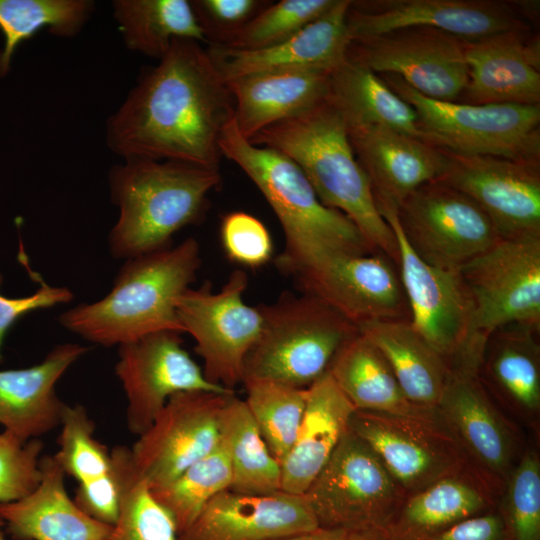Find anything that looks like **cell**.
I'll return each instance as SVG.
<instances>
[{"label":"cell","instance_id":"cell-21","mask_svg":"<svg viewBox=\"0 0 540 540\" xmlns=\"http://www.w3.org/2000/svg\"><path fill=\"white\" fill-rule=\"evenodd\" d=\"M319 527L303 495L278 491L214 496L179 540H279Z\"/></svg>","mask_w":540,"mask_h":540},{"label":"cell","instance_id":"cell-17","mask_svg":"<svg viewBox=\"0 0 540 540\" xmlns=\"http://www.w3.org/2000/svg\"><path fill=\"white\" fill-rule=\"evenodd\" d=\"M346 23L351 42L424 26L469 43L530 26L516 1L503 0H351Z\"/></svg>","mask_w":540,"mask_h":540},{"label":"cell","instance_id":"cell-1","mask_svg":"<svg viewBox=\"0 0 540 540\" xmlns=\"http://www.w3.org/2000/svg\"><path fill=\"white\" fill-rule=\"evenodd\" d=\"M233 118V97L208 50L176 38L108 118L106 143L122 159L219 170L220 139Z\"/></svg>","mask_w":540,"mask_h":540},{"label":"cell","instance_id":"cell-28","mask_svg":"<svg viewBox=\"0 0 540 540\" xmlns=\"http://www.w3.org/2000/svg\"><path fill=\"white\" fill-rule=\"evenodd\" d=\"M295 441L281 462V490L303 495L324 467L356 410L329 372L308 388Z\"/></svg>","mask_w":540,"mask_h":540},{"label":"cell","instance_id":"cell-38","mask_svg":"<svg viewBox=\"0 0 540 540\" xmlns=\"http://www.w3.org/2000/svg\"><path fill=\"white\" fill-rule=\"evenodd\" d=\"M232 468L224 444L186 468L167 485L153 489L154 498L173 518L178 536L199 516L218 493L230 488Z\"/></svg>","mask_w":540,"mask_h":540},{"label":"cell","instance_id":"cell-43","mask_svg":"<svg viewBox=\"0 0 540 540\" xmlns=\"http://www.w3.org/2000/svg\"><path fill=\"white\" fill-rule=\"evenodd\" d=\"M43 442L22 441L12 433H0V504L19 500L39 484Z\"/></svg>","mask_w":540,"mask_h":540},{"label":"cell","instance_id":"cell-32","mask_svg":"<svg viewBox=\"0 0 540 540\" xmlns=\"http://www.w3.org/2000/svg\"><path fill=\"white\" fill-rule=\"evenodd\" d=\"M328 372L356 410L420 416L436 409L406 398L384 355L360 332L340 349Z\"/></svg>","mask_w":540,"mask_h":540},{"label":"cell","instance_id":"cell-47","mask_svg":"<svg viewBox=\"0 0 540 540\" xmlns=\"http://www.w3.org/2000/svg\"><path fill=\"white\" fill-rule=\"evenodd\" d=\"M2 278L0 275V284ZM73 292L65 286H52L42 282L31 295L9 298L0 293V363L3 361L2 345L8 330L25 314L66 304L73 299Z\"/></svg>","mask_w":540,"mask_h":540},{"label":"cell","instance_id":"cell-7","mask_svg":"<svg viewBox=\"0 0 540 540\" xmlns=\"http://www.w3.org/2000/svg\"><path fill=\"white\" fill-rule=\"evenodd\" d=\"M379 75L415 109L428 143L453 153L540 166V105L439 101L423 96L399 76Z\"/></svg>","mask_w":540,"mask_h":540},{"label":"cell","instance_id":"cell-22","mask_svg":"<svg viewBox=\"0 0 540 540\" xmlns=\"http://www.w3.org/2000/svg\"><path fill=\"white\" fill-rule=\"evenodd\" d=\"M469 80L458 102L540 105V44L530 26L465 42Z\"/></svg>","mask_w":540,"mask_h":540},{"label":"cell","instance_id":"cell-26","mask_svg":"<svg viewBox=\"0 0 540 540\" xmlns=\"http://www.w3.org/2000/svg\"><path fill=\"white\" fill-rule=\"evenodd\" d=\"M41 479L25 497L0 504V518L14 540H104L112 526L99 522L71 499L65 472L53 455L41 456Z\"/></svg>","mask_w":540,"mask_h":540},{"label":"cell","instance_id":"cell-23","mask_svg":"<svg viewBox=\"0 0 540 540\" xmlns=\"http://www.w3.org/2000/svg\"><path fill=\"white\" fill-rule=\"evenodd\" d=\"M355 156L378 207L397 209L421 185L441 177L443 149L381 126H347Z\"/></svg>","mask_w":540,"mask_h":540},{"label":"cell","instance_id":"cell-45","mask_svg":"<svg viewBox=\"0 0 540 540\" xmlns=\"http://www.w3.org/2000/svg\"><path fill=\"white\" fill-rule=\"evenodd\" d=\"M196 20L208 46H223L271 1L191 0Z\"/></svg>","mask_w":540,"mask_h":540},{"label":"cell","instance_id":"cell-20","mask_svg":"<svg viewBox=\"0 0 540 540\" xmlns=\"http://www.w3.org/2000/svg\"><path fill=\"white\" fill-rule=\"evenodd\" d=\"M477 373L473 367L452 366L437 410L471 468L493 490L504 487L516 464L517 446L510 424Z\"/></svg>","mask_w":540,"mask_h":540},{"label":"cell","instance_id":"cell-15","mask_svg":"<svg viewBox=\"0 0 540 540\" xmlns=\"http://www.w3.org/2000/svg\"><path fill=\"white\" fill-rule=\"evenodd\" d=\"M232 394L198 390L168 399L130 448L135 472L151 490L170 483L218 445L222 412Z\"/></svg>","mask_w":540,"mask_h":540},{"label":"cell","instance_id":"cell-42","mask_svg":"<svg viewBox=\"0 0 540 540\" xmlns=\"http://www.w3.org/2000/svg\"><path fill=\"white\" fill-rule=\"evenodd\" d=\"M504 503L515 540H540V460L526 451L504 484Z\"/></svg>","mask_w":540,"mask_h":540},{"label":"cell","instance_id":"cell-36","mask_svg":"<svg viewBox=\"0 0 540 540\" xmlns=\"http://www.w3.org/2000/svg\"><path fill=\"white\" fill-rule=\"evenodd\" d=\"M91 0H0V77L6 76L17 47L41 29L57 37H74L94 12Z\"/></svg>","mask_w":540,"mask_h":540},{"label":"cell","instance_id":"cell-31","mask_svg":"<svg viewBox=\"0 0 540 540\" xmlns=\"http://www.w3.org/2000/svg\"><path fill=\"white\" fill-rule=\"evenodd\" d=\"M328 100L348 127L381 126L427 142L415 109L379 74L348 56L330 73Z\"/></svg>","mask_w":540,"mask_h":540},{"label":"cell","instance_id":"cell-25","mask_svg":"<svg viewBox=\"0 0 540 540\" xmlns=\"http://www.w3.org/2000/svg\"><path fill=\"white\" fill-rule=\"evenodd\" d=\"M88 347L58 344L36 365L0 370V424L22 441L37 439L60 426L66 404L56 384Z\"/></svg>","mask_w":540,"mask_h":540},{"label":"cell","instance_id":"cell-6","mask_svg":"<svg viewBox=\"0 0 540 540\" xmlns=\"http://www.w3.org/2000/svg\"><path fill=\"white\" fill-rule=\"evenodd\" d=\"M258 307L262 330L245 358L243 380L308 388L328 372L340 349L359 333L336 310L305 293H286L275 303Z\"/></svg>","mask_w":540,"mask_h":540},{"label":"cell","instance_id":"cell-5","mask_svg":"<svg viewBox=\"0 0 540 540\" xmlns=\"http://www.w3.org/2000/svg\"><path fill=\"white\" fill-rule=\"evenodd\" d=\"M119 217L108 236L113 257L128 259L172 246L173 235L198 223L219 170L175 161L123 159L108 174Z\"/></svg>","mask_w":540,"mask_h":540},{"label":"cell","instance_id":"cell-50","mask_svg":"<svg viewBox=\"0 0 540 540\" xmlns=\"http://www.w3.org/2000/svg\"><path fill=\"white\" fill-rule=\"evenodd\" d=\"M3 527H5V524L4 521L0 518V540H6L3 533Z\"/></svg>","mask_w":540,"mask_h":540},{"label":"cell","instance_id":"cell-37","mask_svg":"<svg viewBox=\"0 0 540 540\" xmlns=\"http://www.w3.org/2000/svg\"><path fill=\"white\" fill-rule=\"evenodd\" d=\"M111 453L120 475L122 496L117 521L104 540H179L173 518L135 472L130 448L115 446Z\"/></svg>","mask_w":540,"mask_h":540},{"label":"cell","instance_id":"cell-8","mask_svg":"<svg viewBox=\"0 0 540 540\" xmlns=\"http://www.w3.org/2000/svg\"><path fill=\"white\" fill-rule=\"evenodd\" d=\"M303 496L319 527L353 530L378 529L406 497L350 428Z\"/></svg>","mask_w":540,"mask_h":540},{"label":"cell","instance_id":"cell-49","mask_svg":"<svg viewBox=\"0 0 540 540\" xmlns=\"http://www.w3.org/2000/svg\"><path fill=\"white\" fill-rule=\"evenodd\" d=\"M279 540H385L378 529L353 530L318 527L315 530L296 534Z\"/></svg>","mask_w":540,"mask_h":540},{"label":"cell","instance_id":"cell-30","mask_svg":"<svg viewBox=\"0 0 540 540\" xmlns=\"http://www.w3.org/2000/svg\"><path fill=\"white\" fill-rule=\"evenodd\" d=\"M358 330L384 355L412 404L437 407L451 367L412 327L410 320L375 321Z\"/></svg>","mask_w":540,"mask_h":540},{"label":"cell","instance_id":"cell-44","mask_svg":"<svg viewBox=\"0 0 540 540\" xmlns=\"http://www.w3.org/2000/svg\"><path fill=\"white\" fill-rule=\"evenodd\" d=\"M220 237L227 257L242 266L261 267L272 258L273 243L267 228L249 213L225 214L221 219Z\"/></svg>","mask_w":540,"mask_h":540},{"label":"cell","instance_id":"cell-14","mask_svg":"<svg viewBox=\"0 0 540 540\" xmlns=\"http://www.w3.org/2000/svg\"><path fill=\"white\" fill-rule=\"evenodd\" d=\"M348 58L402 78L425 97L458 102L469 80L465 42L442 30L410 26L352 41Z\"/></svg>","mask_w":540,"mask_h":540},{"label":"cell","instance_id":"cell-41","mask_svg":"<svg viewBox=\"0 0 540 540\" xmlns=\"http://www.w3.org/2000/svg\"><path fill=\"white\" fill-rule=\"evenodd\" d=\"M335 2L336 0L271 1L220 47L257 50L277 45L320 18Z\"/></svg>","mask_w":540,"mask_h":540},{"label":"cell","instance_id":"cell-35","mask_svg":"<svg viewBox=\"0 0 540 540\" xmlns=\"http://www.w3.org/2000/svg\"><path fill=\"white\" fill-rule=\"evenodd\" d=\"M220 441L231 468L230 490L245 494L281 491V466L271 454L246 403L232 394L222 412Z\"/></svg>","mask_w":540,"mask_h":540},{"label":"cell","instance_id":"cell-10","mask_svg":"<svg viewBox=\"0 0 540 540\" xmlns=\"http://www.w3.org/2000/svg\"><path fill=\"white\" fill-rule=\"evenodd\" d=\"M349 428L375 452L406 497L444 477L474 471L437 407L420 416L355 410Z\"/></svg>","mask_w":540,"mask_h":540},{"label":"cell","instance_id":"cell-46","mask_svg":"<svg viewBox=\"0 0 540 540\" xmlns=\"http://www.w3.org/2000/svg\"><path fill=\"white\" fill-rule=\"evenodd\" d=\"M121 496V479L114 462V470L110 474L96 481L78 485L73 500L93 519L113 526L119 515Z\"/></svg>","mask_w":540,"mask_h":540},{"label":"cell","instance_id":"cell-34","mask_svg":"<svg viewBox=\"0 0 540 540\" xmlns=\"http://www.w3.org/2000/svg\"><path fill=\"white\" fill-rule=\"evenodd\" d=\"M492 491L474 471L444 477L405 497L400 522L416 534L441 532L489 507Z\"/></svg>","mask_w":540,"mask_h":540},{"label":"cell","instance_id":"cell-12","mask_svg":"<svg viewBox=\"0 0 540 540\" xmlns=\"http://www.w3.org/2000/svg\"><path fill=\"white\" fill-rule=\"evenodd\" d=\"M459 271L473 300L476 336L508 324L540 330V236L500 237Z\"/></svg>","mask_w":540,"mask_h":540},{"label":"cell","instance_id":"cell-19","mask_svg":"<svg viewBox=\"0 0 540 540\" xmlns=\"http://www.w3.org/2000/svg\"><path fill=\"white\" fill-rule=\"evenodd\" d=\"M444 152L446 166L437 180L471 198L500 237L540 236V166Z\"/></svg>","mask_w":540,"mask_h":540},{"label":"cell","instance_id":"cell-27","mask_svg":"<svg viewBox=\"0 0 540 540\" xmlns=\"http://www.w3.org/2000/svg\"><path fill=\"white\" fill-rule=\"evenodd\" d=\"M330 73L283 70L226 81L234 100V120L240 134L250 140L261 130L326 101Z\"/></svg>","mask_w":540,"mask_h":540},{"label":"cell","instance_id":"cell-9","mask_svg":"<svg viewBox=\"0 0 540 540\" xmlns=\"http://www.w3.org/2000/svg\"><path fill=\"white\" fill-rule=\"evenodd\" d=\"M247 284V274L235 270L219 291L213 292L205 282L199 288L189 287L176 301L178 319L184 333L195 340L205 378L232 391L242 383L245 358L263 324L259 307L243 300Z\"/></svg>","mask_w":540,"mask_h":540},{"label":"cell","instance_id":"cell-48","mask_svg":"<svg viewBox=\"0 0 540 540\" xmlns=\"http://www.w3.org/2000/svg\"><path fill=\"white\" fill-rule=\"evenodd\" d=\"M505 531L500 515L479 513L456 522L430 540H503Z\"/></svg>","mask_w":540,"mask_h":540},{"label":"cell","instance_id":"cell-18","mask_svg":"<svg viewBox=\"0 0 540 540\" xmlns=\"http://www.w3.org/2000/svg\"><path fill=\"white\" fill-rule=\"evenodd\" d=\"M293 277L303 293L320 299L358 329L375 321L410 320L398 267L383 253L329 257Z\"/></svg>","mask_w":540,"mask_h":540},{"label":"cell","instance_id":"cell-13","mask_svg":"<svg viewBox=\"0 0 540 540\" xmlns=\"http://www.w3.org/2000/svg\"><path fill=\"white\" fill-rule=\"evenodd\" d=\"M378 211L393 230L398 244L397 267L410 323L451 367L476 337L470 292L459 270L431 266L413 252L399 227L396 209L378 207Z\"/></svg>","mask_w":540,"mask_h":540},{"label":"cell","instance_id":"cell-3","mask_svg":"<svg viewBox=\"0 0 540 540\" xmlns=\"http://www.w3.org/2000/svg\"><path fill=\"white\" fill-rule=\"evenodd\" d=\"M249 141L291 159L319 200L345 214L370 247L397 266L395 234L377 209L370 182L350 143L346 122L328 98L302 114L261 130Z\"/></svg>","mask_w":540,"mask_h":540},{"label":"cell","instance_id":"cell-40","mask_svg":"<svg viewBox=\"0 0 540 540\" xmlns=\"http://www.w3.org/2000/svg\"><path fill=\"white\" fill-rule=\"evenodd\" d=\"M60 426L59 450L53 456L66 475L81 485L113 472L112 453L96 439L95 424L84 406L66 405Z\"/></svg>","mask_w":540,"mask_h":540},{"label":"cell","instance_id":"cell-33","mask_svg":"<svg viewBox=\"0 0 540 540\" xmlns=\"http://www.w3.org/2000/svg\"><path fill=\"white\" fill-rule=\"evenodd\" d=\"M113 17L125 46L161 59L176 38L205 43L192 5L187 0H114Z\"/></svg>","mask_w":540,"mask_h":540},{"label":"cell","instance_id":"cell-39","mask_svg":"<svg viewBox=\"0 0 540 540\" xmlns=\"http://www.w3.org/2000/svg\"><path fill=\"white\" fill-rule=\"evenodd\" d=\"M244 400L271 454L281 464L291 449L307 401V388L264 379H245Z\"/></svg>","mask_w":540,"mask_h":540},{"label":"cell","instance_id":"cell-2","mask_svg":"<svg viewBox=\"0 0 540 540\" xmlns=\"http://www.w3.org/2000/svg\"><path fill=\"white\" fill-rule=\"evenodd\" d=\"M220 149L251 179L278 218L285 237V248L276 259L281 271L294 276L329 257L375 253L345 214L319 200L291 159L253 145L240 134L234 119L222 133Z\"/></svg>","mask_w":540,"mask_h":540},{"label":"cell","instance_id":"cell-11","mask_svg":"<svg viewBox=\"0 0 540 540\" xmlns=\"http://www.w3.org/2000/svg\"><path fill=\"white\" fill-rule=\"evenodd\" d=\"M396 216L413 252L441 269L459 270L500 238L471 198L439 180L408 195L397 207Z\"/></svg>","mask_w":540,"mask_h":540},{"label":"cell","instance_id":"cell-29","mask_svg":"<svg viewBox=\"0 0 540 540\" xmlns=\"http://www.w3.org/2000/svg\"><path fill=\"white\" fill-rule=\"evenodd\" d=\"M540 330L523 324L495 329L485 341L478 378L486 391L526 421L540 412Z\"/></svg>","mask_w":540,"mask_h":540},{"label":"cell","instance_id":"cell-4","mask_svg":"<svg viewBox=\"0 0 540 540\" xmlns=\"http://www.w3.org/2000/svg\"><path fill=\"white\" fill-rule=\"evenodd\" d=\"M200 264V246L193 237L125 259L105 297L64 311L58 321L68 331L104 347L158 331L184 333L176 301L194 282Z\"/></svg>","mask_w":540,"mask_h":540},{"label":"cell","instance_id":"cell-16","mask_svg":"<svg viewBox=\"0 0 540 540\" xmlns=\"http://www.w3.org/2000/svg\"><path fill=\"white\" fill-rule=\"evenodd\" d=\"M181 334L158 331L118 346L115 374L127 397V426L141 435L168 399L180 392L234 391L210 383L183 347Z\"/></svg>","mask_w":540,"mask_h":540},{"label":"cell","instance_id":"cell-24","mask_svg":"<svg viewBox=\"0 0 540 540\" xmlns=\"http://www.w3.org/2000/svg\"><path fill=\"white\" fill-rule=\"evenodd\" d=\"M351 0L333 7L291 38L257 50L208 46L207 50L226 81L271 71L317 70L332 72L348 55L351 44L346 17Z\"/></svg>","mask_w":540,"mask_h":540}]
</instances>
